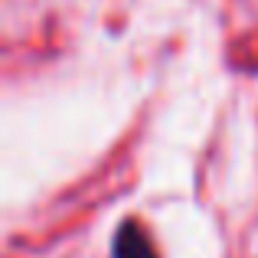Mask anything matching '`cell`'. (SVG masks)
Here are the masks:
<instances>
[{
	"label": "cell",
	"mask_w": 258,
	"mask_h": 258,
	"mask_svg": "<svg viewBox=\"0 0 258 258\" xmlns=\"http://www.w3.org/2000/svg\"><path fill=\"white\" fill-rule=\"evenodd\" d=\"M111 258H157V248L138 219H124L114 232Z\"/></svg>",
	"instance_id": "cell-1"
}]
</instances>
